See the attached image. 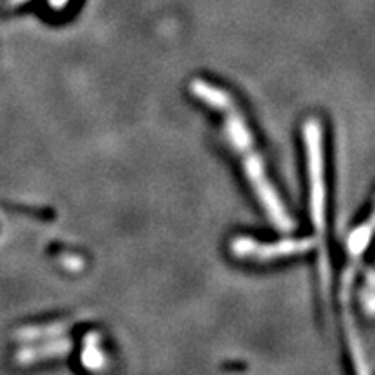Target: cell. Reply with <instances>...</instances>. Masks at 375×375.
<instances>
[{
	"instance_id": "3957f363",
	"label": "cell",
	"mask_w": 375,
	"mask_h": 375,
	"mask_svg": "<svg viewBox=\"0 0 375 375\" xmlns=\"http://www.w3.org/2000/svg\"><path fill=\"white\" fill-rule=\"evenodd\" d=\"M312 247L311 240H287L281 241L278 245H259L252 240H245V238H240V240L234 241L233 249L238 256H252L257 257V259H271V257L276 256H288V254H295V252H304V250H310Z\"/></svg>"
},
{
	"instance_id": "7a4b0ae2",
	"label": "cell",
	"mask_w": 375,
	"mask_h": 375,
	"mask_svg": "<svg viewBox=\"0 0 375 375\" xmlns=\"http://www.w3.org/2000/svg\"><path fill=\"white\" fill-rule=\"evenodd\" d=\"M304 143L308 148V172L311 190V217L320 240V273L327 290L328 259L325 252V175H323V141L322 125L311 119L304 124Z\"/></svg>"
},
{
	"instance_id": "6da1fadb",
	"label": "cell",
	"mask_w": 375,
	"mask_h": 375,
	"mask_svg": "<svg viewBox=\"0 0 375 375\" xmlns=\"http://www.w3.org/2000/svg\"><path fill=\"white\" fill-rule=\"evenodd\" d=\"M190 91L203 104L216 109V113L224 124L222 131H224L226 139L237 151V155L240 156L245 175H247L256 197L259 198L261 205L264 207L266 214L280 229L288 232L292 228V219L288 216L283 202L280 200L275 186L271 185V179L266 172L263 156H261L256 143H254L252 131H250L247 120H245L244 112L224 89H219L217 85L210 84V82L193 80L190 84Z\"/></svg>"
}]
</instances>
